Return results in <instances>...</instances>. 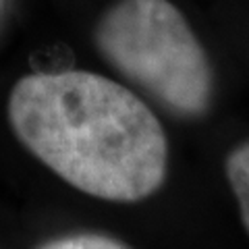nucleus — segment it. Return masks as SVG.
<instances>
[{
	"instance_id": "obj_3",
	"label": "nucleus",
	"mask_w": 249,
	"mask_h": 249,
	"mask_svg": "<svg viewBox=\"0 0 249 249\" xmlns=\"http://www.w3.org/2000/svg\"><path fill=\"white\" fill-rule=\"evenodd\" d=\"M227 178L237 197L241 220L249 232V142H243L229 154L227 158Z\"/></svg>"
},
{
	"instance_id": "obj_1",
	"label": "nucleus",
	"mask_w": 249,
	"mask_h": 249,
	"mask_svg": "<svg viewBox=\"0 0 249 249\" xmlns=\"http://www.w3.org/2000/svg\"><path fill=\"white\" fill-rule=\"evenodd\" d=\"M9 123L37 160L88 196L133 204L164 183L160 121L104 75L73 69L21 77L9 96Z\"/></svg>"
},
{
	"instance_id": "obj_4",
	"label": "nucleus",
	"mask_w": 249,
	"mask_h": 249,
	"mask_svg": "<svg viewBox=\"0 0 249 249\" xmlns=\"http://www.w3.org/2000/svg\"><path fill=\"white\" fill-rule=\"evenodd\" d=\"M40 249H129V247L110 237L83 232V235H69L60 239H52L48 243H44Z\"/></svg>"
},
{
	"instance_id": "obj_2",
	"label": "nucleus",
	"mask_w": 249,
	"mask_h": 249,
	"mask_svg": "<svg viewBox=\"0 0 249 249\" xmlns=\"http://www.w3.org/2000/svg\"><path fill=\"white\" fill-rule=\"evenodd\" d=\"M93 44L108 65L178 119H199L214 93L204 46L170 0H116L100 17Z\"/></svg>"
}]
</instances>
